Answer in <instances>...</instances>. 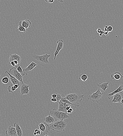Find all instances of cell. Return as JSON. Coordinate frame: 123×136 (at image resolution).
<instances>
[{
    "mask_svg": "<svg viewBox=\"0 0 123 136\" xmlns=\"http://www.w3.org/2000/svg\"><path fill=\"white\" fill-rule=\"evenodd\" d=\"M84 95L77 93H73L67 95L65 97L63 98L67 99L72 103L77 105H79L80 102L84 98Z\"/></svg>",
    "mask_w": 123,
    "mask_h": 136,
    "instance_id": "cell-1",
    "label": "cell"
},
{
    "mask_svg": "<svg viewBox=\"0 0 123 136\" xmlns=\"http://www.w3.org/2000/svg\"><path fill=\"white\" fill-rule=\"evenodd\" d=\"M67 126L66 122L61 120L56 121L50 126V129L57 132H60L64 131Z\"/></svg>",
    "mask_w": 123,
    "mask_h": 136,
    "instance_id": "cell-2",
    "label": "cell"
},
{
    "mask_svg": "<svg viewBox=\"0 0 123 136\" xmlns=\"http://www.w3.org/2000/svg\"><path fill=\"white\" fill-rule=\"evenodd\" d=\"M50 115L53 117L56 121L61 120H64L65 119L69 118L70 116L67 113L58 111L55 109L50 111Z\"/></svg>",
    "mask_w": 123,
    "mask_h": 136,
    "instance_id": "cell-3",
    "label": "cell"
},
{
    "mask_svg": "<svg viewBox=\"0 0 123 136\" xmlns=\"http://www.w3.org/2000/svg\"><path fill=\"white\" fill-rule=\"evenodd\" d=\"M51 56V55H48V53H47L45 55L41 56L35 55L33 56V58L37 61L38 64L40 66H44L49 63L48 59Z\"/></svg>",
    "mask_w": 123,
    "mask_h": 136,
    "instance_id": "cell-4",
    "label": "cell"
},
{
    "mask_svg": "<svg viewBox=\"0 0 123 136\" xmlns=\"http://www.w3.org/2000/svg\"><path fill=\"white\" fill-rule=\"evenodd\" d=\"M103 95V93L100 91L99 89L96 92L93 93V94L88 96V99L93 102L99 103L101 100Z\"/></svg>",
    "mask_w": 123,
    "mask_h": 136,
    "instance_id": "cell-5",
    "label": "cell"
},
{
    "mask_svg": "<svg viewBox=\"0 0 123 136\" xmlns=\"http://www.w3.org/2000/svg\"><path fill=\"white\" fill-rule=\"evenodd\" d=\"M9 73L19 81L23 83V76L18 72L17 69L15 68H12L10 69Z\"/></svg>",
    "mask_w": 123,
    "mask_h": 136,
    "instance_id": "cell-6",
    "label": "cell"
},
{
    "mask_svg": "<svg viewBox=\"0 0 123 136\" xmlns=\"http://www.w3.org/2000/svg\"><path fill=\"white\" fill-rule=\"evenodd\" d=\"M30 86L29 85L24 84L23 83L22 84L18 90L21 96L24 95H28L29 94V88Z\"/></svg>",
    "mask_w": 123,
    "mask_h": 136,
    "instance_id": "cell-7",
    "label": "cell"
},
{
    "mask_svg": "<svg viewBox=\"0 0 123 136\" xmlns=\"http://www.w3.org/2000/svg\"><path fill=\"white\" fill-rule=\"evenodd\" d=\"M39 128L44 135L45 136L48 135L49 133L51 130L50 129V125L46 122L41 123L39 124Z\"/></svg>",
    "mask_w": 123,
    "mask_h": 136,
    "instance_id": "cell-8",
    "label": "cell"
},
{
    "mask_svg": "<svg viewBox=\"0 0 123 136\" xmlns=\"http://www.w3.org/2000/svg\"><path fill=\"white\" fill-rule=\"evenodd\" d=\"M7 136H18L15 127L10 126L6 131Z\"/></svg>",
    "mask_w": 123,
    "mask_h": 136,
    "instance_id": "cell-9",
    "label": "cell"
},
{
    "mask_svg": "<svg viewBox=\"0 0 123 136\" xmlns=\"http://www.w3.org/2000/svg\"><path fill=\"white\" fill-rule=\"evenodd\" d=\"M59 103V106L58 110L59 111L65 112L67 113V111L66 110L67 107L69 106H71V105L68 103L63 102L61 101H60L58 103Z\"/></svg>",
    "mask_w": 123,
    "mask_h": 136,
    "instance_id": "cell-10",
    "label": "cell"
},
{
    "mask_svg": "<svg viewBox=\"0 0 123 136\" xmlns=\"http://www.w3.org/2000/svg\"><path fill=\"white\" fill-rule=\"evenodd\" d=\"M58 46L54 54V60H55L56 57L59 53L60 51L62 49L63 47L64 42L63 40H59L57 42Z\"/></svg>",
    "mask_w": 123,
    "mask_h": 136,
    "instance_id": "cell-11",
    "label": "cell"
},
{
    "mask_svg": "<svg viewBox=\"0 0 123 136\" xmlns=\"http://www.w3.org/2000/svg\"><path fill=\"white\" fill-rule=\"evenodd\" d=\"M113 96V98L112 102L114 103H121L122 99L123 98V92H118Z\"/></svg>",
    "mask_w": 123,
    "mask_h": 136,
    "instance_id": "cell-12",
    "label": "cell"
},
{
    "mask_svg": "<svg viewBox=\"0 0 123 136\" xmlns=\"http://www.w3.org/2000/svg\"><path fill=\"white\" fill-rule=\"evenodd\" d=\"M123 91V82H122L120 84L119 87L118 89L114 92L107 94V96L108 98L110 99L116 93L122 92Z\"/></svg>",
    "mask_w": 123,
    "mask_h": 136,
    "instance_id": "cell-13",
    "label": "cell"
},
{
    "mask_svg": "<svg viewBox=\"0 0 123 136\" xmlns=\"http://www.w3.org/2000/svg\"><path fill=\"white\" fill-rule=\"evenodd\" d=\"M109 83V81L108 80L102 81L97 85L99 89H101L103 91H105L106 89H108L110 87L108 85Z\"/></svg>",
    "mask_w": 123,
    "mask_h": 136,
    "instance_id": "cell-14",
    "label": "cell"
},
{
    "mask_svg": "<svg viewBox=\"0 0 123 136\" xmlns=\"http://www.w3.org/2000/svg\"><path fill=\"white\" fill-rule=\"evenodd\" d=\"M5 73H7L10 76V80L12 82V83L14 85L18 84L19 85V87L23 83L19 81L17 79L12 75H11L9 72H8L7 71L5 72Z\"/></svg>",
    "mask_w": 123,
    "mask_h": 136,
    "instance_id": "cell-15",
    "label": "cell"
},
{
    "mask_svg": "<svg viewBox=\"0 0 123 136\" xmlns=\"http://www.w3.org/2000/svg\"><path fill=\"white\" fill-rule=\"evenodd\" d=\"M37 66V64H36L34 62H32L31 64L29 65V66L23 69V71L26 75H27L36 66Z\"/></svg>",
    "mask_w": 123,
    "mask_h": 136,
    "instance_id": "cell-16",
    "label": "cell"
},
{
    "mask_svg": "<svg viewBox=\"0 0 123 136\" xmlns=\"http://www.w3.org/2000/svg\"><path fill=\"white\" fill-rule=\"evenodd\" d=\"M15 60L18 61L20 64L21 62V58L20 56L16 54L12 55L8 59V62L9 63L11 61Z\"/></svg>",
    "mask_w": 123,
    "mask_h": 136,
    "instance_id": "cell-17",
    "label": "cell"
},
{
    "mask_svg": "<svg viewBox=\"0 0 123 136\" xmlns=\"http://www.w3.org/2000/svg\"><path fill=\"white\" fill-rule=\"evenodd\" d=\"M44 120L45 122L49 124L50 126L56 121L54 118L51 115L50 113L48 116L44 118Z\"/></svg>",
    "mask_w": 123,
    "mask_h": 136,
    "instance_id": "cell-18",
    "label": "cell"
},
{
    "mask_svg": "<svg viewBox=\"0 0 123 136\" xmlns=\"http://www.w3.org/2000/svg\"><path fill=\"white\" fill-rule=\"evenodd\" d=\"M111 78L112 79H115L116 80H118L120 79L123 78V76L121 74L118 72H116L111 75Z\"/></svg>",
    "mask_w": 123,
    "mask_h": 136,
    "instance_id": "cell-19",
    "label": "cell"
},
{
    "mask_svg": "<svg viewBox=\"0 0 123 136\" xmlns=\"http://www.w3.org/2000/svg\"><path fill=\"white\" fill-rule=\"evenodd\" d=\"M16 129L17 132L18 136H22V130L19 124L15 123L14 125Z\"/></svg>",
    "mask_w": 123,
    "mask_h": 136,
    "instance_id": "cell-20",
    "label": "cell"
},
{
    "mask_svg": "<svg viewBox=\"0 0 123 136\" xmlns=\"http://www.w3.org/2000/svg\"><path fill=\"white\" fill-rule=\"evenodd\" d=\"M32 23L29 20L26 19L22 21V26L26 29L30 27Z\"/></svg>",
    "mask_w": 123,
    "mask_h": 136,
    "instance_id": "cell-21",
    "label": "cell"
},
{
    "mask_svg": "<svg viewBox=\"0 0 123 136\" xmlns=\"http://www.w3.org/2000/svg\"><path fill=\"white\" fill-rule=\"evenodd\" d=\"M18 30H19L21 32L24 33H25L26 32L27 29L22 26V21H21L19 22Z\"/></svg>",
    "mask_w": 123,
    "mask_h": 136,
    "instance_id": "cell-22",
    "label": "cell"
},
{
    "mask_svg": "<svg viewBox=\"0 0 123 136\" xmlns=\"http://www.w3.org/2000/svg\"><path fill=\"white\" fill-rule=\"evenodd\" d=\"M79 79L80 80L85 81L87 80V79H88V78L87 75L82 73L80 75Z\"/></svg>",
    "mask_w": 123,
    "mask_h": 136,
    "instance_id": "cell-23",
    "label": "cell"
},
{
    "mask_svg": "<svg viewBox=\"0 0 123 136\" xmlns=\"http://www.w3.org/2000/svg\"><path fill=\"white\" fill-rule=\"evenodd\" d=\"M8 91L9 92L13 93L14 91H15L16 89L14 86V85L13 84H10L7 88Z\"/></svg>",
    "mask_w": 123,
    "mask_h": 136,
    "instance_id": "cell-24",
    "label": "cell"
},
{
    "mask_svg": "<svg viewBox=\"0 0 123 136\" xmlns=\"http://www.w3.org/2000/svg\"><path fill=\"white\" fill-rule=\"evenodd\" d=\"M61 101L65 103H68L70 104L71 105H73L76 107H79L80 105H76L75 104L72 103L70 102L66 99H64L62 98V100H61Z\"/></svg>",
    "mask_w": 123,
    "mask_h": 136,
    "instance_id": "cell-25",
    "label": "cell"
},
{
    "mask_svg": "<svg viewBox=\"0 0 123 136\" xmlns=\"http://www.w3.org/2000/svg\"><path fill=\"white\" fill-rule=\"evenodd\" d=\"M17 69L18 72L20 73V74L22 76H24L25 75V73L23 71V70H22V68L21 67L19 66L17 68Z\"/></svg>",
    "mask_w": 123,
    "mask_h": 136,
    "instance_id": "cell-26",
    "label": "cell"
},
{
    "mask_svg": "<svg viewBox=\"0 0 123 136\" xmlns=\"http://www.w3.org/2000/svg\"><path fill=\"white\" fill-rule=\"evenodd\" d=\"M57 97H56V99L57 100V102L59 103V102L61 101V100H62L63 98L62 96L63 95H61L60 94H58V93H57Z\"/></svg>",
    "mask_w": 123,
    "mask_h": 136,
    "instance_id": "cell-27",
    "label": "cell"
},
{
    "mask_svg": "<svg viewBox=\"0 0 123 136\" xmlns=\"http://www.w3.org/2000/svg\"><path fill=\"white\" fill-rule=\"evenodd\" d=\"M9 79L7 77H5L2 79V81L3 83L4 84H7L9 81Z\"/></svg>",
    "mask_w": 123,
    "mask_h": 136,
    "instance_id": "cell-28",
    "label": "cell"
},
{
    "mask_svg": "<svg viewBox=\"0 0 123 136\" xmlns=\"http://www.w3.org/2000/svg\"><path fill=\"white\" fill-rule=\"evenodd\" d=\"M113 30V28L111 26H108L107 28V30L109 32H111Z\"/></svg>",
    "mask_w": 123,
    "mask_h": 136,
    "instance_id": "cell-29",
    "label": "cell"
},
{
    "mask_svg": "<svg viewBox=\"0 0 123 136\" xmlns=\"http://www.w3.org/2000/svg\"><path fill=\"white\" fill-rule=\"evenodd\" d=\"M45 1L48 3H54V0H45Z\"/></svg>",
    "mask_w": 123,
    "mask_h": 136,
    "instance_id": "cell-30",
    "label": "cell"
},
{
    "mask_svg": "<svg viewBox=\"0 0 123 136\" xmlns=\"http://www.w3.org/2000/svg\"><path fill=\"white\" fill-rule=\"evenodd\" d=\"M97 33H98L100 34L102 32V30H101V29H100V28H98V29H97Z\"/></svg>",
    "mask_w": 123,
    "mask_h": 136,
    "instance_id": "cell-31",
    "label": "cell"
},
{
    "mask_svg": "<svg viewBox=\"0 0 123 136\" xmlns=\"http://www.w3.org/2000/svg\"><path fill=\"white\" fill-rule=\"evenodd\" d=\"M9 64L11 65H12V66H13L15 67V64L14 61H11L9 63Z\"/></svg>",
    "mask_w": 123,
    "mask_h": 136,
    "instance_id": "cell-32",
    "label": "cell"
},
{
    "mask_svg": "<svg viewBox=\"0 0 123 136\" xmlns=\"http://www.w3.org/2000/svg\"><path fill=\"white\" fill-rule=\"evenodd\" d=\"M51 101L53 102H54L55 103L57 102V99L56 98H52L51 99Z\"/></svg>",
    "mask_w": 123,
    "mask_h": 136,
    "instance_id": "cell-33",
    "label": "cell"
},
{
    "mask_svg": "<svg viewBox=\"0 0 123 136\" xmlns=\"http://www.w3.org/2000/svg\"><path fill=\"white\" fill-rule=\"evenodd\" d=\"M37 135H40L41 134V131L40 130H38V131L36 132Z\"/></svg>",
    "mask_w": 123,
    "mask_h": 136,
    "instance_id": "cell-34",
    "label": "cell"
},
{
    "mask_svg": "<svg viewBox=\"0 0 123 136\" xmlns=\"http://www.w3.org/2000/svg\"><path fill=\"white\" fill-rule=\"evenodd\" d=\"M51 96L52 98H56L57 97V95L56 94H53L51 95Z\"/></svg>",
    "mask_w": 123,
    "mask_h": 136,
    "instance_id": "cell-35",
    "label": "cell"
},
{
    "mask_svg": "<svg viewBox=\"0 0 123 136\" xmlns=\"http://www.w3.org/2000/svg\"><path fill=\"white\" fill-rule=\"evenodd\" d=\"M105 32L104 34L106 36H108L109 35V32L108 31Z\"/></svg>",
    "mask_w": 123,
    "mask_h": 136,
    "instance_id": "cell-36",
    "label": "cell"
},
{
    "mask_svg": "<svg viewBox=\"0 0 123 136\" xmlns=\"http://www.w3.org/2000/svg\"><path fill=\"white\" fill-rule=\"evenodd\" d=\"M71 108V106H69L67 107L66 108V110L67 111H68V110H69Z\"/></svg>",
    "mask_w": 123,
    "mask_h": 136,
    "instance_id": "cell-37",
    "label": "cell"
},
{
    "mask_svg": "<svg viewBox=\"0 0 123 136\" xmlns=\"http://www.w3.org/2000/svg\"><path fill=\"white\" fill-rule=\"evenodd\" d=\"M108 27V26H105V27L104 28L105 32H107V31H108V30H107Z\"/></svg>",
    "mask_w": 123,
    "mask_h": 136,
    "instance_id": "cell-38",
    "label": "cell"
},
{
    "mask_svg": "<svg viewBox=\"0 0 123 136\" xmlns=\"http://www.w3.org/2000/svg\"><path fill=\"white\" fill-rule=\"evenodd\" d=\"M72 111H71L70 110H69L67 111V113H72Z\"/></svg>",
    "mask_w": 123,
    "mask_h": 136,
    "instance_id": "cell-39",
    "label": "cell"
},
{
    "mask_svg": "<svg viewBox=\"0 0 123 136\" xmlns=\"http://www.w3.org/2000/svg\"><path fill=\"white\" fill-rule=\"evenodd\" d=\"M57 0L59 1L60 2L62 3H63L64 2V0Z\"/></svg>",
    "mask_w": 123,
    "mask_h": 136,
    "instance_id": "cell-40",
    "label": "cell"
},
{
    "mask_svg": "<svg viewBox=\"0 0 123 136\" xmlns=\"http://www.w3.org/2000/svg\"><path fill=\"white\" fill-rule=\"evenodd\" d=\"M121 104L122 105H123V98L122 99L121 102Z\"/></svg>",
    "mask_w": 123,
    "mask_h": 136,
    "instance_id": "cell-41",
    "label": "cell"
},
{
    "mask_svg": "<svg viewBox=\"0 0 123 136\" xmlns=\"http://www.w3.org/2000/svg\"><path fill=\"white\" fill-rule=\"evenodd\" d=\"M34 135H37V133H36V132H35L34 133Z\"/></svg>",
    "mask_w": 123,
    "mask_h": 136,
    "instance_id": "cell-42",
    "label": "cell"
},
{
    "mask_svg": "<svg viewBox=\"0 0 123 136\" xmlns=\"http://www.w3.org/2000/svg\"><path fill=\"white\" fill-rule=\"evenodd\" d=\"M38 130L37 129L35 130V132H37L38 131Z\"/></svg>",
    "mask_w": 123,
    "mask_h": 136,
    "instance_id": "cell-43",
    "label": "cell"
},
{
    "mask_svg": "<svg viewBox=\"0 0 123 136\" xmlns=\"http://www.w3.org/2000/svg\"><path fill=\"white\" fill-rule=\"evenodd\" d=\"M100 35V36H102V34H101L100 33V34H99Z\"/></svg>",
    "mask_w": 123,
    "mask_h": 136,
    "instance_id": "cell-44",
    "label": "cell"
},
{
    "mask_svg": "<svg viewBox=\"0 0 123 136\" xmlns=\"http://www.w3.org/2000/svg\"></svg>",
    "mask_w": 123,
    "mask_h": 136,
    "instance_id": "cell-45",
    "label": "cell"
}]
</instances>
